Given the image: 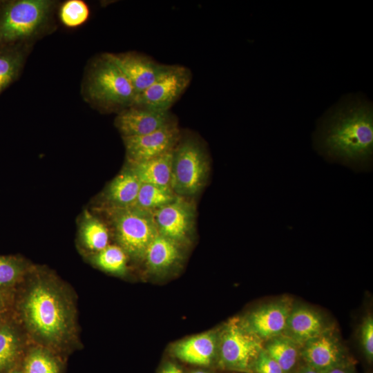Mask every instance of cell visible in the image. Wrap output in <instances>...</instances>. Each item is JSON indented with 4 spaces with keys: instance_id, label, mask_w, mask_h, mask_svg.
Segmentation results:
<instances>
[{
    "instance_id": "obj_36",
    "label": "cell",
    "mask_w": 373,
    "mask_h": 373,
    "mask_svg": "<svg viewBox=\"0 0 373 373\" xmlns=\"http://www.w3.org/2000/svg\"><path fill=\"white\" fill-rule=\"evenodd\" d=\"M10 373H23V372H21V371H14V372H12Z\"/></svg>"
},
{
    "instance_id": "obj_29",
    "label": "cell",
    "mask_w": 373,
    "mask_h": 373,
    "mask_svg": "<svg viewBox=\"0 0 373 373\" xmlns=\"http://www.w3.org/2000/svg\"><path fill=\"white\" fill-rule=\"evenodd\" d=\"M360 341L362 348L368 359L373 358V318L367 316L360 326Z\"/></svg>"
},
{
    "instance_id": "obj_27",
    "label": "cell",
    "mask_w": 373,
    "mask_h": 373,
    "mask_svg": "<svg viewBox=\"0 0 373 373\" xmlns=\"http://www.w3.org/2000/svg\"><path fill=\"white\" fill-rule=\"evenodd\" d=\"M19 347V338L14 329L7 325L0 327V372L15 361Z\"/></svg>"
},
{
    "instance_id": "obj_30",
    "label": "cell",
    "mask_w": 373,
    "mask_h": 373,
    "mask_svg": "<svg viewBox=\"0 0 373 373\" xmlns=\"http://www.w3.org/2000/svg\"><path fill=\"white\" fill-rule=\"evenodd\" d=\"M254 370L256 373H285L280 366L265 351L258 355Z\"/></svg>"
},
{
    "instance_id": "obj_33",
    "label": "cell",
    "mask_w": 373,
    "mask_h": 373,
    "mask_svg": "<svg viewBox=\"0 0 373 373\" xmlns=\"http://www.w3.org/2000/svg\"><path fill=\"white\" fill-rule=\"evenodd\" d=\"M325 373H349V372L347 370L343 369L342 367L339 366H336L335 367H333Z\"/></svg>"
},
{
    "instance_id": "obj_35",
    "label": "cell",
    "mask_w": 373,
    "mask_h": 373,
    "mask_svg": "<svg viewBox=\"0 0 373 373\" xmlns=\"http://www.w3.org/2000/svg\"><path fill=\"white\" fill-rule=\"evenodd\" d=\"M193 373H208V372H206L204 371H195V372H193Z\"/></svg>"
},
{
    "instance_id": "obj_25",
    "label": "cell",
    "mask_w": 373,
    "mask_h": 373,
    "mask_svg": "<svg viewBox=\"0 0 373 373\" xmlns=\"http://www.w3.org/2000/svg\"><path fill=\"white\" fill-rule=\"evenodd\" d=\"M23 373H59V365L46 349L37 347L28 354Z\"/></svg>"
},
{
    "instance_id": "obj_2",
    "label": "cell",
    "mask_w": 373,
    "mask_h": 373,
    "mask_svg": "<svg viewBox=\"0 0 373 373\" xmlns=\"http://www.w3.org/2000/svg\"><path fill=\"white\" fill-rule=\"evenodd\" d=\"M24 323L41 343L57 347L70 338L74 327L71 304L58 284L50 278L32 279L21 302Z\"/></svg>"
},
{
    "instance_id": "obj_5",
    "label": "cell",
    "mask_w": 373,
    "mask_h": 373,
    "mask_svg": "<svg viewBox=\"0 0 373 373\" xmlns=\"http://www.w3.org/2000/svg\"><path fill=\"white\" fill-rule=\"evenodd\" d=\"M209 159L203 144L193 135L180 136L173 151L171 187L179 196L191 198L205 185Z\"/></svg>"
},
{
    "instance_id": "obj_16",
    "label": "cell",
    "mask_w": 373,
    "mask_h": 373,
    "mask_svg": "<svg viewBox=\"0 0 373 373\" xmlns=\"http://www.w3.org/2000/svg\"><path fill=\"white\" fill-rule=\"evenodd\" d=\"M218 335L207 332L176 343L173 353L180 360L195 365H209L217 354Z\"/></svg>"
},
{
    "instance_id": "obj_22",
    "label": "cell",
    "mask_w": 373,
    "mask_h": 373,
    "mask_svg": "<svg viewBox=\"0 0 373 373\" xmlns=\"http://www.w3.org/2000/svg\"><path fill=\"white\" fill-rule=\"evenodd\" d=\"M299 346L284 335L273 338L263 346L265 351L280 366L285 373L296 365Z\"/></svg>"
},
{
    "instance_id": "obj_9",
    "label": "cell",
    "mask_w": 373,
    "mask_h": 373,
    "mask_svg": "<svg viewBox=\"0 0 373 373\" xmlns=\"http://www.w3.org/2000/svg\"><path fill=\"white\" fill-rule=\"evenodd\" d=\"M159 234L182 245L189 242L195 224L194 204L176 195L169 204L153 212Z\"/></svg>"
},
{
    "instance_id": "obj_13",
    "label": "cell",
    "mask_w": 373,
    "mask_h": 373,
    "mask_svg": "<svg viewBox=\"0 0 373 373\" xmlns=\"http://www.w3.org/2000/svg\"><path fill=\"white\" fill-rule=\"evenodd\" d=\"M300 348L307 365L323 372L338 366L343 357L341 342L331 328L307 341Z\"/></svg>"
},
{
    "instance_id": "obj_8",
    "label": "cell",
    "mask_w": 373,
    "mask_h": 373,
    "mask_svg": "<svg viewBox=\"0 0 373 373\" xmlns=\"http://www.w3.org/2000/svg\"><path fill=\"white\" fill-rule=\"evenodd\" d=\"M191 79L192 73L188 68L180 65H166L158 78L136 97L133 106L170 111L188 88Z\"/></svg>"
},
{
    "instance_id": "obj_1",
    "label": "cell",
    "mask_w": 373,
    "mask_h": 373,
    "mask_svg": "<svg viewBox=\"0 0 373 373\" xmlns=\"http://www.w3.org/2000/svg\"><path fill=\"white\" fill-rule=\"evenodd\" d=\"M316 146L326 158L356 169L370 166L373 149V114L369 102L347 100L324 118Z\"/></svg>"
},
{
    "instance_id": "obj_28",
    "label": "cell",
    "mask_w": 373,
    "mask_h": 373,
    "mask_svg": "<svg viewBox=\"0 0 373 373\" xmlns=\"http://www.w3.org/2000/svg\"><path fill=\"white\" fill-rule=\"evenodd\" d=\"M27 269L23 260L14 256H0V289L17 283Z\"/></svg>"
},
{
    "instance_id": "obj_18",
    "label": "cell",
    "mask_w": 373,
    "mask_h": 373,
    "mask_svg": "<svg viewBox=\"0 0 373 373\" xmlns=\"http://www.w3.org/2000/svg\"><path fill=\"white\" fill-rule=\"evenodd\" d=\"M181 246L158 234L149 245L144 258L147 268L154 273L170 269L181 260Z\"/></svg>"
},
{
    "instance_id": "obj_24",
    "label": "cell",
    "mask_w": 373,
    "mask_h": 373,
    "mask_svg": "<svg viewBox=\"0 0 373 373\" xmlns=\"http://www.w3.org/2000/svg\"><path fill=\"white\" fill-rule=\"evenodd\" d=\"M94 265L106 272L122 275L126 271L127 254L119 245H110L92 257Z\"/></svg>"
},
{
    "instance_id": "obj_32",
    "label": "cell",
    "mask_w": 373,
    "mask_h": 373,
    "mask_svg": "<svg viewBox=\"0 0 373 373\" xmlns=\"http://www.w3.org/2000/svg\"><path fill=\"white\" fill-rule=\"evenodd\" d=\"M297 373H325L317 370L310 366L306 365L302 367Z\"/></svg>"
},
{
    "instance_id": "obj_20",
    "label": "cell",
    "mask_w": 373,
    "mask_h": 373,
    "mask_svg": "<svg viewBox=\"0 0 373 373\" xmlns=\"http://www.w3.org/2000/svg\"><path fill=\"white\" fill-rule=\"evenodd\" d=\"M30 49L23 46L0 48V95L19 77Z\"/></svg>"
},
{
    "instance_id": "obj_23",
    "label": "cell",
    "mask_w": 373,
    "mask_h": 373,
    "mask_svg": "<svg viewBox=\"0 0 373 373\" xmlns=\"http://www.w3.org/2000/svg\"><path fill=\"white\" fill-rule=\"evenodd\" d=\"M176 195L169 186L141 184L133 206L153 213L171 202Z\"/></svg>"
},
{
    "instance_id": "obj_6",
    "label": "cell",
    "mask_w": 373,
    "mask_h": 373,
    "mask_svg": "<svg viewBox=\"0 0 373 373\" xmlns=\"http://www.w3.org/2000/svg\"><path fill=\"white\" fill-rule=\"evenodd\" d=\"M103 209L110 219L119 246L127 256L144 260L147 248L159 234L153 213L135 206Z\"/></svg>"
},
{
    "instance_id": "obj_31",
    "label": "cell",
    "mask_w": 373,
    "mask_h": 373,
    "mask_svg": "<svg viewBox=\"0 0 373 373\" xmlns=\"http://www.w3.org/2000/svg\"><path fill=\"white\" fill-rule=\"evenodd\" d=\"M160 373H183L182 370L176 365L169 363L162 369Z\"/></svg>"
},
{
    "instance_id": "obj_4",
    "label": "cell",
    "mask_w": 373,
    "mask_h": 373,
    "mask_svg": "<svg viewBox=\"0 0 373 373\" xmlns=\"http://www.w3.org/2000/svg\"><path fill=\"white\" fill-rule=\"evenodd\" d=\"M86 100L103 113H116L134 104L136 93L113 53H103L89 64L83 84Z\"/></svg>"
},
{
    "instance_id": "obj_3",
    "label": "cell",
    "mask_w": 373,
    "mask_h": 373,
    "mask_svg": "<svg viewBox=\"0 0 373 373\" xmlns=\"http://www.w3.org/2000/svg\"><path fill=\"white\" fill-rule=\"evenodd\" d=\"M57 5L52 0L0 1V48L31 47L52 31Z\"/></svg>"
},
{
    "instance_id": "obj_10",
    "label": "cell",
    "mask_w": 373,
    "mask_h": 373,
    "mask_svg": "<svg viewBox=\"0 0 373 373\" xmlns=\"http://www.w3.org/2000/svg\"><path fill=\"white\" fill-rule=\"evenodd\" d=\"M289 298L265 303L240 319L245 327L263 343L283 335L293 307Z\"/></svg>"
},
{
    "instance_id": "obj_34",
    "label": "cell",
    "mask_w": 373,
    "mask_h": 373,
    "mask_svg": "<svg viewBox=\"0 0 373 373\" xmlns=\"http://www.w3.org/2000/svg\"><path fill=\"white\" fill-rule=\"evenodd\" d=\"M2 309H3V301H2V299H1V298L0 296V314L1 313Z\"/></svg>"
},
{
    "instance_id": "obj_11",
    "label": "cell",
    "mask_w": 373,
    "mask_h": 373,
    "mask_svg": "<svg viewBox=\"0 0 373 373\" xmlns=\"http://www.w3.org/2000/svg\"><path fill=\"white\" fill-rule=\"evenodd\" d=\"M180 136V130L175 122L144 135L122 137L126 162H140L171 152Z\"/></svg>"
},
{
    "instance_id": "obj_19",
    "label": "cell",
    "mask_w": 373,
    "mask_h": 373,
    "mask_svg": "<svg viewBox=\"0 0 373 373\" xmlns=\"http://www.w3.org/2000/svg\"><path fill=\"white\" fill-rule=\"evenodd\" d=\"M173 151L140 162H126V164L142 184L171 187Z\"/></svg>"
},
{
    "instance_id": "obj_17",
    "label": "cell",
    "mask_w": 373,
    "mask_h": 373,
    "mask_svg": "<svg viewBox=\"0 0 373 373\" xmlns=\"http://www.w3.org/2000/svg\"><path fill=\"white\" fill-rule=\"evenodd\" d=\"M141 182L126 164L106 187L104 208H127L135 204Z\"/></svg>"
},
{
    "instance_id": "obj_7",
    "label": "cell",
    "mask_w": 373,
    "mask_h": 373,
    "mask_svg": "<svg viewBox=\"0 0 373 373\" xmlns=\"http://www.w3.org/2000/svg\"><path fill=\"white\" fill-rule=\"evenodd\" d=\"M263 346V342L250 332L240 318L230 320L218 335L220 363L232 370L250 372Z\"/></svg>"
},
{
    "instance_id": "obj_15",
    "label": "cell",
    "mask_w": 373,
    "mask_h": 373,
    "mask_svg": "<svg viewBox=\"0 0 373 373\" xmlns=\"http://www.w3.org/2000/svg\"><path fill=\"white\" fill-rule=\"evenodd\" d=\"M329 328L325 318L315 309L303 305H294L283 335L300 347Z\"/></svg>"
},
{
    "instance_id": "obj_21",
    "label": "cell",
    "mask_w": 373,
    "mask_h": 373,
    "mask_svg": "<svg viewBox=\"0 0 373 373\" xmlns=\"http://www.w3.org/2000/svg\"><path fill=\"white\" fill-rule=\"evenodd\" d=\"M79 237L83 245L97 253L108 245L109 233L105 224L90 212H84L79 225Z\"/></svg>"
},
{
    "instance_id": "obj_12",
    "label": "cell",
    "mask_w": 373,
    "mask_h": 373,
    "mask_svg": "<svg viewBox=\"0 0 373 373\" xmlns=\"http://www.w3.org/2000/svg\"><path fill=\"white\" fill-rule=\"evenodd\" d=\"M176 121L170 111H157L131 106L119 113L115 126L122 137L144 135Z\"/></svg>"
},
{
    "instance_id": "obj_14",
    "label": "cell",
    "mask_w": 373,
    "mask_h": 373,
    "mask_svg": "<svg viewBox=\"0 0 373 373\" xmlns=\"http://www.w3.org/2000/svg\"><path fill=\"white\" fill-rule=\"evenodd\" d=\"M114 57L131 84L136 97L148 88L163 73L166 65L135 52L113 54Z\"/></svg>"
},
{
    "instance_id": "obj_26",
    "label": "cell",
    "mask_w": 373,
    "mask_h": 373,
    "mask_svg": "<svg viewBox=\"0 0 373 373\" xmlns=\"http://www.w3.org/2000/svg\"><path fill=\"white\" fill-rule=\"evenodd\" d=\"M59 18L67 28H77L86 22L90 16V9L82 0H68L59 9Z\"/></svg>"
}]
</instances>
